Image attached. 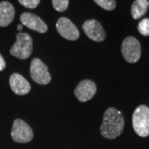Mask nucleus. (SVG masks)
<instances>
[{
  "mask_svg": "<svg viewBox=\"0 0 149 149\" xmlns=\"http://www.w3.org/2000/svg\"><path fill=\"white\" fill-rule=\"evenodd\" d=\"M124 127V118L122 113L114 108H109L104 112L100 133L103 137L113 139L121 135Z\"/></svg>",
  "mask_w": 149,
  "mask_h": 149,
  "instance_id": "obj_1",
  "label": "nucleus"
},
{
  "mask_svg": "<svg viewBox=\"0 0 149 149\" xmlns=\"http://www.w3.org/2000/svg\"><path fill=\"white\" fill-rule=\"evenodd\" d=\"M16 38V42L10 49L11 55L22 60L28 58L33 49L32 37L25 32H19L17 34Z\"/></svg>",
  "mask_w": 149,
  "mask_h": 149,
  "instance_id": "obj_2",
  "label": "nucleus"
},
{
  "mask_svg": "<svg viewBox=\"0 0 149 149\" xmlns=\"http://www.w3.org/2000/svg\"><path fill=\"white\" fill-rule=\"evenodd\" d=\"M133 127L136 133L145 138L149 135V108L140 105L133 112Z\"/></svg>",
  "mask_w": 149,
  "mask_h": 149,
  "instance_id": "obj_3",
  "label": "nucleus"
},
{
  "mask_svg": "<svg viewBox=\"0 0 149 149\" xmlns=\"http://www.w3.org/2000/svg\"><path fill=\"white\" fill-rule=\"evenodd\" d=\"M121 52L127 62L135 63L141 57V45L135 37H126L122 43Z\"/></svg>",
  "mask_w": 149,
  "mask_h": 149,
  "instance_id": "obj_4",
  "label": "nucleus"
},
{
  "mask_svg": "<svg viewBox=\"0 0 149 149\" xmlns=\"http://www.w3.org/2000/svg\"><path fill=\"white\" fill-rule=\"evenodd\" d=\"M12 139L17 143H26L33 139V131L31 127L22 119H15L12 128Z\"/></svg>",
  "mask_w": 149,
  "mask_h": 149,
  "instance_id": "obj_5",
  "label": "nucleus"
},
{
  "mask_svg": "<svg viewBox=\"0 0 149 149\" xmlns=\"http://www.w3.org/2000/svg\"><path fill=\"white\" fill-rule=\"evenodd\" d=\"M30 74L32 80L39 85H47L52 80L47 66L38 58L33 59L32 61Z\"/></svg>",
  "mask_w": 149,
  "mask_h": 149,
  "instance_id": "obj_6",
  "label": "nucleus"
},
{
  "mask_svg": "<svg viewBox=\"0 0 149 149\" xmlns=\"http://www.w3.org/2000/svg\"><path fill=\"white\" fill-rule=\"evenodd\" d=\"M82 28L85 35L95 42H103L106 37V33L101 23L95 19L85 21Z\"/></svg>",
  "mask_w": 149,
  "mask_h": 149,
  "instance_id": "obj_7",
  "label": "nucleus"
},
{
  "mask_svg": "<svg viewBox=\"0 0 149 149\" xmlns=\"http://www.w3.org/2000/svg\"><path fill=\"white\" fill-rule=\"evenodd\" d=\"M59 34L69 41H75L80 37V32L74 23L66 17H60L56 22Z\"/></svg>",
  "mask_w": 149,
  "mask_h": 149,
  "instance_id": "obj_8",
  "label": "nucleus"
},
{
  "mask_svg": "<svg viewBox=\"0 0 149 149\" xmlns=\"http://www.w3.org/2000/svg\"><path fill=\"white\" fill-rule=\"evenodd\" d=\"M20 21L22 25L39 33H45L48 29L47 25L40 17L31 13H22Z\"/></svg>",
  "mask_w": 149,
  "mask_h": 149,
  "instance_id": "obj_9",
  "label": "nucleus"
},
{
  "mask_svg": "<svg viewBox=\"0 0 149 149\" xmlns=\"http://www.w3.org/2000/svg\"><path fill=\"white\" fill-rule=\"evenodd\" d=\"M74 95L80 102H86L91 100L96 93V85L90 80L80 81L74 90Z\"/></svg>",
  "mask_w": 149,
  "mask_h": 149,
  "instance_id": "obj_10",
  "label": "nucleus"
},
{
  "mask_svg": "<svg viewBox=\"0 0 149 149\" xmlns=\"http://www.w3.org/2000/svg\"><path fill=\"white\" fill-rule=\"evenodd\" d=\"M9 84L12 91L17 95H25L31 91V85L22 75L14 73L10 76Z\"/></svg>",
  "mask_w": 149,
  "mask_h": 149,
  "instance_id": "obj_11",
  "label": "nucleus"
},
{
  "mask_svg": "<svg viewBox=\"0 0 149 149\" xmlns=\"http://www.w3.org/2000/svg\"><path fill=\"white\" fill-rule=\"evenodd\" d=\"M15 9L9 2L3 1L0 3V27H5L13 21Z\"/></svg>",
  "mask_w": 149,
  "mask_h": 149,
  "instance_id": "obj_12",
  "label": "nucleus"
},
{
  "mask_svg": "<svg viewBox=\"0 0 149 149\" xmlns=\"http://www.w3.org/2000/svg\"><path fill=\"white\" fill-rule=\"evenodd\" d=\"M148 8V0H135L131 7V13L133 19H139L147 13Z\"/></svg>",
  "mask_w": 149,
  "mask_h": 149,
  "instance_id": "obj_13",
  "label": "nucleus"
},
{
  "mask_svg": "<svg viewBox=\"0 0 149 149\" xmlns=\"http://www.w3.org/2000/svg\"><path fill=\"white\" fill-rule=\"evenodd\" d=\"M95 3H97L102 8L107 11L113 10L116 8L115 0H94Z\"/></svg>",
  "mask_w": 149,
  "mask_h": 149,
  "instance_id": "obj_14",
  "label": "nucleus"
},
{
  "mask_svg": "<svg viewBox=\"0 0 149 149\" xmlns=\"http://www.w3.org/2000/svg\"><path fill=\"white\" fill-rule=\"evenodd\" d=\"M53 8L58 12H65L69 5V0H52Z\"/></svg>",
  "mask_w": 149,
  "mask_h": 149,
  "instance_id": "obj_15",
  "label": "nucleus"
},
{
  "mask_svg": "<svg viewBox=\"0 0 149 149\" xmlns=\"http://www.w3.org/2000/svg\"><path fill=\"white\" fill-rule=\"evenodd\" d=\"M139 32L143 36H149V18H144L139 23Z\"/></svg>",
  "mask_w": 149,
  "mask_h": 149,
  "instance_id": "obj_16",
  "label": "nucleus"
},
{
  "mask_svg": "<svg viewBox=\"0 0 149 149\" xmlns=\"http://www.w3.org/2000/svg\"><path fill=\"white\" fill-rule=\"evenodd\" d=\"M40 1L41 0H18V2L21 5L27 8H30V9L36 8L37 6L39 5Z\"/></svg>",
  "mask_w": 149,
  "mask_h": 149,
  "instance_id": "obj_17",
  "label": "nucleus"
},
{
  "mask_svg": "<svg viewBox=\"0 0 149 149\" xmlns=\"http://www.w3.org/2000/svg\"><path fill=\"white\" fill-rule=\"evenodd\" d=\"M6 66V62L4 61L3 57L2 56V55L0 54V71H2L3 70H4Z\"/></svg>",
  "mask_w": 149,
  "mask_h": 149,
  "instance_id": "obj_18",
  "label": "nucleus"
},
{
  "mask_svg": "<svg viewBox=\"0 0 149 149\" xmlns=\"http://www.w3.org/2000/svg\"><path fill=\"white\" fill-rule=\"evenodd\" d=\"M22 29V24L17 25V30H18V31H21Z\"/></svg>",
  "mask_w": 149,
  "mask_h": 149,
  "instance_id": "obj_19",
  "label": "nucleus"
},
{
  "mask_svg": "<svg viewBox=\"0 0 149 149\" xmlns=\"http://www.w3.org/2000/svg\"><path fill=\"white\" fill-rule=\"evenodd\" d=\"M148 5H149V3H148Z\"/></svg>",
  "mask_w": 149,
  "mask_h": 149,
  "instance_id": "obj_20",
  "label": "nucleus"
}]
</instances>
